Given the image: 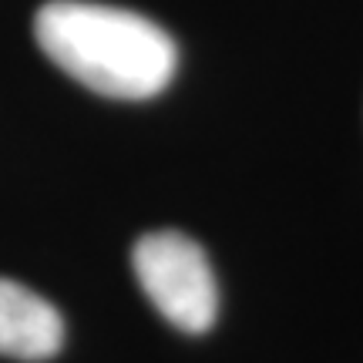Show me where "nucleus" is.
I'll return each mask as SVG.
<instances>
[{"label": "nucleus", "mask_w": 363, "mask_h": 363, "mask_svg": "<svg viewBox=\"0 0 363 363\" xmlns=\"http://www.w3.org/2000/svg\"><path fill=\"white\" fill-rule=\"evenodd\" d=\"M34 38L67 78L115 101L155 98L179 67L165 27L111 4L48 0L34 17Z\"/></svg>", "instance_id": "nucleus-1"}, {"label": "nucleus", "mask_w": 363, "mask_h": 363, "mask_svg": "<svg viewBox=\"0 0 363 363\" xmlns=\"http://www.w3.org/2000/svg\"><path fill=\"white\" fill-rule=\"evenodd\" d=\"M148 303L182 333H206L219 313V289L202 246L182 233H148L131 249Z\"/></svg>", "instance_id": "nucleus-2"}, {"label": "nucleus", "mask_w": 363, "mask_h": 363, "mask_svg": "<svg viewBox=\"0 0 363 363\" xmlns=\"http://www.w3.org/2000/svg\"><path fill=\"white\" fill-rule=\"evenodd\" d=\"M65 347V320L34 289L0 279V357L51 360Z\"/></svg>", "instance_id": "nucleus-3"}]
</instances>
